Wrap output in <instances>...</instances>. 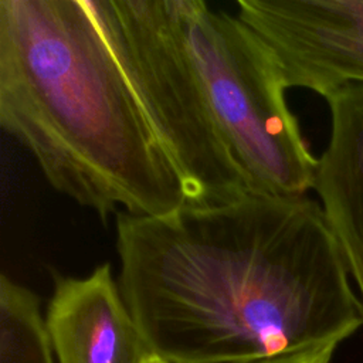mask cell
I'll use <instances>...</instances> for the list:
<instances>
[{
  "instance_id": "obj_2",
  "label": "cell",
  "mask_w": 363,
  "mask_h": 363,
  "mask_svg": "<svg viewBox=\"0 0 363 363\" xmlns=\"http://www.w3.org/2000/svg\"><path fill=\"white\" fill-rule=\"evenodd\" d=\"M0 125L57 191L102 220L186 204L85 0H0Z\"/></svg>"
},
{
  "instance_id": "obj_7",
  "label": "cell",
  "mask_w": 363,
  "mask_h": 363,
  "mask_svg": "<svg viewBox=\"0 0 363 363\" xmlns=\"http://www.w3.org/2000/svg\"><path fill=\"white\" fill-rule=\"evenodd\" d=\"M325 99L330 135L313 189L363 308V84L340 86Z\"/></svg>"
},
{
  "instance_id": "obj_8",
  "label": "cell",
  "mask_w": 363,
  "mask_h": 363,
  "mask_svg": "<svg viewBox=\"0 0 363 363\" xmlns=\"http://www.w3.org/2000/svg\"><path fill=\"white\" fill-rule=\"evenodd\" d=\"M0 363H57L37 295L0 277Z\"/></svg>"
},
{
  "instance_id": "obj_10",
  "label": "cell",
  "mask_w": 363,
  "mask_h": 363,
  "mask_svg": "<svg viewBox=\"0 0 363 363\" xmlns=\"http://www.w3.org/2000/svg\"><path fill=\"white\" fill-rule=\"evenodd\" d=\"M150 363H166V362H163V360H162V359H159V357H157V356H156V357H155V359H153V360H152V362H150Z\"/></svg>"
},
{
  "instance_id": "obj_1",
  "label": "cell",
  "mask_w": 363,
  "mask_h": 363,
  "mask_svg": "<svg viewBox=\"0 0 363 363\" xmlns=\"http://www.w3.org/2000/svg\"><path fill=\"white\" fill-rule=\"evenodd\" d=\"M118 285L166 363H252L336 346L363 325L322 206L247 194L116 214Z\"/></svg>"
},
{
  "instance_id": "obj_4",
  "label": "cell",
  "mask_w": 363,
  "mask_h": 363,
  "mask_svg": "<svg viewBox=\"0 0 363 363\" xmlns=\"http://www.w3.org/2000/svg\"><path fill=\"white\" fill-rule=\"evenodd\" d=\"M85 4L172 162L186 204H223L251 194L214 125L170 0Z\"/></svg>"
},
{
  "instance_id": "obj_6",
  "label": "cell",
  "mask_w": 363,
  "mask_h": 363,
  "mask_svg": "<svg viewBox=\"0 0 363 363\" xmlns=\"http://www.w3.org/2000/svg\"><path fill=\"white\" fill-rule=\"evenodd\" d=\"M45 326L57 363H150L156 354L129 312L111 262L85 277L52 272Z\"/></svg>"
},
{
  "instance_id": "obj_3",
  "label": "cell",
  "mask_w": 363,
  "mask_h": 363,
  "mask_svg": "<svg viewBox=\"0 0 363 363\" xmlns=\"http://www.w3.org/2000/svg\"><path fill=\"white\" fill-rule=\"evenodd\" d=\"M221 140L251 194L305 196L318 159L288 106L279 67L237 14L170 0Z\"/></svg>"
},
{
  "instance_id": "obj_5",
  "label": "cell",
  "mask_w": 363,
  "mask_h": 363,
  "mask_svg": "<svg viewBox=\"0 0 363 363\" xmlns=\"http://www.w3.org/2000/svg\"><path fill=\"white\" fill-rule=\"evenodd\" d=\"M235 6L274 55L286 88L326 96L363 84V0H237Z\"/></svg>"
},
{
  "instance_id": "obj_9",
  "label": "cell",
  "mask_w": 363,
  "mask_h": 363,
  "mask_svg": "<svg viewBox=\"0 0 363 363\" xmlns=\"http://www.w3.org/2000/svg\"><path fill=\"white\" fill-rule=\"evenodd\" d=\"M335 350H336V346H328V347L318 349V350H311V352L289 354V356H281V357H274V359H265V360L252 362V363H329Z\"/></svg>"
}]
</instances>
